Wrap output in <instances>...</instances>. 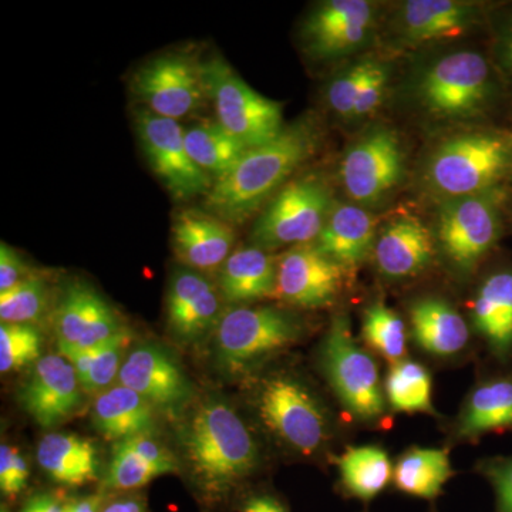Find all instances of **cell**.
I'll use <instances>...</instances> for the list:
<instances>
[{"instance_id": "obj_3", "label": "cell", "mask_w": 512, "mask_h": 512, "mask_svg": "<svg viewBox=\"0 0 512 512\" xmlns=\"http://www.w3.org/2000/svg\"><path fill=\"white\" fill-rule=\"evenodd\" d=\"M512 171V138L471 133L448 138L431 154L426 180L447 200L497 190Z\"/></svg>"}, {"instance_id": "obj_2", "label": "cell", "mask_w": 512, "mask_h": 512, "mask_svg": "<svg viewBox=\"0 0 512 512\" xmlns=\"http://www.w3.org/2000/svg\"><path fill=\"white\" fill-rule=\"evenodd\" d=\"M181 450L198 487L222 497L254 473L259 451L247 424L228 403L208 400L181 427Z\"/></svg>"}, {"instance_id": "obj_11", "label": "cell", "mask_w": 512, "mask_h": 512, "mask_svg": "<svg viewBox=\"0 0 512 512\" xmlns=\"http://www.w3.org/2000/svg\"><path fill=\"white\" fill-rule=\"evenodd\" d=\"M134 127L148 165L174 200L187 201L210 192L214 180L192 160L185 128L178 121L140 107L134 113Z\"/></svg>"}, {"instance_id": "obj_50", "label": "cell", "mask_w": 512, "mask_h": 512, "mask_svg": "<svg viewBox=\"0 0 512 512\" xmlns=\"http://www.w3.org/2000/svg\"><path fill=\"white\" fill-rule=\"evenodd\" d=\"M511 138H512V136H511Z\"/></svg>"}, {"instance_id": "obj_1", "label": "cell", "mask_w": 512, "mask_h": 512, "mask_svg": "<svg viewBox=\"0 0 512 512\" xmlns=\"http://www.w3.org/2000/svg\"><path fill=\"white\" fill-rule=\"evenodd\" d=\"M316 146L318 130L311 121L285 127L274 140L248 150L228 174L215 180L205 195V207L228 224H242L278 194Z\"/></svg>"}, {"instance_id": "obj_16", "label": "cell", "mask_w": 512, "mask_h": 512, "mask_svg": "<svg viewBox=\"0 0 512 512\" xmlns=\"http://www.w3.org/2000/svg\"><path fill=\"white\" fill-rule=\"evenodd\" d=\"M82 390L69 359L47 355L33 366L19 399L37 424L50 429L69 419L82 406Z\"/></svg>"}, {"instance_id": "obj_30", "label": "cell", "mask_w": 512, "mask_h": 512, "mask_svg": "<svg viewBox=\"0 0 512 512\" xmlns=\"http://www.w3.org/2000/svg\"><path fill=\"white\" fill-rule=\"evenodd\" d=\"M512 429V380L498 379L470 394L458 421L461 439H477L493 431Z\"/></svg>"}, {"instance_id": "obj_49", "label": "cell", "mask_w": 512, "mask_h": 512, "mask_svg": "<svg viewBox=\"0 0 512 512\" xmlns=\"http://www.w3.org/2000/svg\"><path fill=\"white\" fill-rule=\"evenodd\" d=\"M511 175H512V171H511Z\"/></svg>"}, {"instance_id": "obj_47", "label": "cell", "mask_w": 512, "mask_h": 512, "mask_svg": "<svg viewBox=\"0 0 512 512\" xmlns=\"http://www.w3.org/2000/svg\"><path fill=\"white\" fill-rule=\"evenodd\" d=\"M103 508V498L100 495H86L64 504V512H101Z\"/></svg>"}, {"instance_id": "obj_18", "label": "cell", "mask_w": 512, "mask_h": 512, "mask_svg": "<svg viewBox=\"0 0 512 512\" xmlns=\"http://www.w3.org/2000/svg\"><path fill=\"white\" fill-rule=\"evenodd\" d=\"M124 326L109 302L86 284H72L64 291L55 311L59 349H87L100 345Z\"/></svg>"}, {"instance_id": "obj_31", "label": "cell", "mask_w": 512, "mask_h": 512, "mask_svg": "<svg viewBox=\"0 0 512 512\" xmlns=\"http://www.w3.org/2000/svg\"><path fill=\"white\" fill-rule=\"evenodd\" d=\"M130 342L131 332L124 328L93 348L59 350L72 363L84 392L99 393L119 379Z\"/></svg>"}, {"instance_id": "obj_23", "label": "cell", "mask_w": 512, "mask_h": 512, "mask_svg": "<svg viewBox=\"0 0 512 512\" xmlns=\"http://www.w3.org/2000/svg\"><path fill=\"white\" fill-rule=\"evenodd\" d=\"M377 237L376 221L356 204H335L315 247L348 269L356 268L372 254Z\"/></svg>"}, {"instance_id": "obj_4", "label": "cell", "mask_w": 512, "mask_h": 512, "mask_svg": "<svg viewBox=\"0 0 512 512\" xmlns=\"http://www.w3.org/2000/svg\"><path fill=\"white\" fill-rule=\"evenodd\" d=\"M333 205L328 185L315 175L292 181L282 187L259 215L252 228V242L268 252L315 244Z\"/></svg>"}, {"instance_id": "obj_29", "label": "cell", "mask_w": 512, "mask_h": 512, "mask_svg": "<svg viewBox=\"0 0 512 512\" xmlns=\"http://www.w3.org/2000/svg\"><path fill=\"white\" fill-rule=\"evenodd\" d=\"M413 338L436 356H453L466 348L470 333L466 320L440 298H423L410 308Z\"/></svg>"}, {"instance_id": "obj_35", "label": "cell", "mask_w": 512, "mask_h": 512, "mask_svg": "<svg viewBox=\"0 0 512 512\" xmlns=\"http://www.w3.org/2000/svg\"><path fill=\"white\" fill-rule=\"evenodd\" d=\"M386 394L390 406L397 412H433L430 373L413 360L394 363L387 375Z\"/></svg>"}, {"instance_id": "obj_22", "label": "cell", "mask_w": 512, "mask_h": 512, "mask_svg": "<svg viewBox=\"0 0 512 512\" xmlns=\"http://www.w3.org/2000/svg\"><path fill=\"white\" fill-rule=\"evenodd\" d=\"M481 19L476 3L460 0H410L399 15L404 40L413 45H430L466 35Z\"/></svg>"}, {"instance_id": "obj_45", "label": "cell", "mask_w": 512, "mask_h": 512, "mask_svg": "<svg viewBox=\"0 0 512 512\" xmlns=\"http://www.w3.org/2000/svg\"><path fill=\"white\" fill-rule=\"evenodd\" d=\"M20 512H64V504L53 494H37L23 505Z\"/></svg>"}, {"instance_id": "obj_7", "label": "cell", "mask_w": 512, "mask_h": 512, "mask_svg": "<svg viewBox=\"0 0 512 512\" xmlns=\"http://www.w3.org/2000/svg\"><path fill=\"white\" fill-rule=\"evenodd\" d=\"M501 187L497 190L453 198L437 214L436 237L448 262L463 274L474 271L493 251L503 234Z\"/></svg>"}, {"instance_id": "obj_8", "label": "cell", "mask_w": 512, "mask_h": 512, "mask_svg": "<svg viewBox=\"0 0 512 512\" xmlns=\"http://www.w3.org/2000/svg\"><path fill=\"white\" fill-rule=\"evenodd\" d=\"M417 96L424 109L441 119L477 116L494 99L493 70L471 50L444 56L423 73Z\"/></svg>"}, {"instance_id": "obj_9", "label": "cell", "mask_w": 512, "mask_h": 512, "mask_svg": "<svg viewBox=\"0 0 512 512\" xmlns=\"http://www.w3.org/2000/svg\"><path fill=\"white\" fill-rule=\"evenodd\" d=\"M322 362L330 386L353 416L372 421L384 410L375 359L357 345L345 316L333 319L322 346Z\"/></svg>"}, {"instance_id": "obj_42", "label": "cell", "mask_w": 512, "mask_h": 512, "mask_svg": "<svg viewBox=\"0 0 512 512\" xmlns=\"http://www.w3.org/2000/svg\"><path fill=\"white\" fill-rule=\"evenodd\" d=\"M32 274L23 256L10 245L2 242L0 245V292L15 288Z\"/></svg>"}, {"instance_id": "obj_37", "label": "cell", "mask_w": 512, "mask_h": 512, "mask_svg": "<svg viewBox=\"0 0 512 512\" xmlns=\"http://www.w3.org/2000/svg\"><path fill=\"white\" fill-rule=\"evenodd\" d=\"M49 303V288L42 275L32 274L15 288L0 292L2 323L32 325L45 315Z\"/></svg>"}, {"instance_id": "obj_14", "label": "cell", "mask_w": 512, "mask_h": 512, "mask_svg": "<svg viewBox=\"0 0 512 512\" xmlns=\"http://www.w3.org/2000/svg\"><path fill=\"white\" fill-rule=\"evenodd\" d=\"M375 20L376 6L366 0L320 3L303 23V46L320 60L349 55L366 42Z\"/></svg>"}, {"instance_id": "obj_13", "label": "cell", "mask_w": 512, "mask_h": 512, "mask_svg": "<svg viewBox=\"0 0 512 512\" xmlns=\"http://www.w3.org/2000/svg\"><path fill=\"white\" fill-rule=\"evenodd\" d=\"M402 141L389 127H373L349 148L340 178L346 194L359 205L377 204L402 180Z\"/></svg>"}, {"instance_id": "obj_12", "label": "cell", "mask_w": 512, "mask_h": 512, "mask_svg": "<svg viewBox=\"0 0 512 512\" xmlns=\"http://www.w3.org/2000/svg\"><path fill=\"white\" fill-rule=\"evenodd\" d=\"M259 416L278 439L303 456H312L328 439V419L312 393L288 376L262 384Z\"/></svg>"}, {"instance_id": "obj_17", "label": "cell", "mask_w": 512, "mask_h": 512, "mask_svg": "<svg viewBox=\"0 0 512 512\" xmlns=\"http://www.w3.org/2000/svg\"><path fill=\"white\" fill-rule=\"evenodd\" d=\"M119 382L165 412H177L192 397L184 370L167 350L157 345H141L128 353Z\"/></svg>"}, {"instance_id": "obj_25", "label": "cell", "mask_w": 512, "mask_h": 512, "mask_svg": "<svg viewBox=\"0 0 512 512\" xmlns=\"http://www.w3.org/2000/svg\"><path fill=\"white\" fill-rule=\"evenodd\" d=\"M156 407L143 396L119 384L104 390L94 400L92 421L94 429L106 440L119 441L153 434L156 429Z\"/></svg>"}, {"instance_id": "obj_15", "label": "cell", "mask_w": 512, "mask_h": 512, "mask_svg": "<svg viewBox=\"0 0 512 512\" xmlns=\"http://www.w3.org/2000/svg\"><path fill=\"white\" fill-rule=\"evenodd\" d=\"M345 275L346 269L315 244L289 248L278 261L275 293L296 308H325L335 301Z\"/></svg>"}, {"instance_id": "obj_48", "label": "cell", "mask_w": 512, "mask_h": 512, "mask_svg": "<svg viewBox=\"0 0 512 512\" xmlns=\"http://www.w3.org/2000/svg\"><path fill=\"white\" fill-rule=\"evenodd\" d=\"M101 512H147V507L140 497H126L104 505Z\"/></svg>"}, {"instance_id": "obj_36", "label": "cell", "mask_w": 512, "mask_h": 512, "mask_svg": "<svg viewBox=\"0 0 512 512\" xmlns=\"http://www.w3.org/2000/svg\"><path fill=\"white\" fill-rule=\"evenodd\" d=\"M363 338L370 348L375 349L393 365L403 360L406 355V326L402 318L384 303H375L366 309Z\"/></svg>"}, {"instance_id": "obj_19", "label": "cell", "mask_w": 512, "mask_h": 512, "mask_svg": "<svg viewBox=\"0 0 512 512\" xmlns=\"http://www.w3.org/2000/svg\"><path fill=\"white\" fill-rule=\"evenodd\" d=\"M221 316L217 288L195 269H177L167 293V323L174 339L194 345L217 328Z\"/></svg>"}, {"instance_id": "obj_44", "label": "cell", "mask_w": 512, "mask_h": 512, "mask_svg": "<svg viewBox=\"0 0 512 512\" xmlns=\"http://www.w3.org/2000/svg\"><path fill=\"white\" fill-rule=\"evenodd\" d=\"M497 52L504 72L512 80V19L501 28L497 40Z\"/></svg>"}, {"instance_id": "obj_26", "label": "cell", "mask_w": 512, "mask_h": 512, "mask_svg": "<svg viewBox=\"0 0 512 512\" xmlns=\"http://www.w3.org/2000/svg\"><path fill=\"white\" fill-rule=\"evenodd\" d=\"M36 457L47 476L67 487H82L99 477V450L93 441L77 434H46Z\"/></svg>"}, {"instance_id": "obj_39", "label": "cell", "mask_w": 512, "mask_h": 512, "mask_svg": "<svg viewBox=\"0 0 512 512\" xmlns=\"http://www.w3.org/2000/svg\"><path fill=\"white\" fill-rule=\"evenodd\" d=\"M373 60L362 62L349 67L345 72L338 74L328 87V103L330 109L343 119H353V111L367 74L372 67Z\"/></svg>"}, {"instance_id": "obj_38", "label": "cell", "mask_w": 512, "mask_h": 512, "mask_svg": "<svg viewBox=\"0 0 512 512\" xmlns=\"http://www.w3.org/2000/svg\"><path fill=\"white\" fill-rule=\"evenodd\" d=\"M43 338L32 325H0V372L9 373L42 359Z\"/></svg>"}, {"instance_id": "obj_33", "label": "cell", "mask_w": 512, "mask_h": 512, "mask_svg": "<svg viewBox=\"0 0 512 512\" xmlns=\"http://www.w3.org/2000/svg\"><path fill=\"white\" fill-rule=\"evenodd\" d=\"M453 476L450 457L441 448H413L399 458L393 480L403 493L433 500Z\"/></svg>"}, {"instance_id": "obj_24", "label": "cell", "mask_w": 512, "mask_h": 512, "mask_svg": "<svg viewBox=\"0 0 512 512\" xmlns=\"http://www.w3.org/2000/svg\"><path fill=\"white\" fill-rule=\"evenodd\" d=\"M175 471H178V463L171 451L151 434H143L121 440L114 446L104 487L117 491L136 490Z\"/></svg>"}, {"instance_id": "obj_21", "label": "cell", "mask_w": 512, "mask_h": 512, "mask_svg": "<svg viewBox=\"0 0 512 512\" xmlns=\"http://www.w3.org/2000/svg\"><path fill=\"white\" fill-rule=\"evenodd\" d=\"M434 237L424 222L400 214L377 231L373 256L380 274L392 279L420 274L434 258Z\"/></svg>"}, {"instance_id": "obj_10", "label": "cell", "mask_w": 512, "mask_h": 512, "mask_svg": "<svg viewBox=\"0 0 512 512\" xmlns=\"http://www.w3.org/2000/svg\"><path fill=\"white\" fill-rule=\"evenodd\" d=\"M130 86L144 109L175 121L198 113L210 100L205 62L190 53L154 57L133 74Z\"/></svg>"}, {"instance_id": "obj_46", "label": "cell", "mask_w": 512, "mask_h": 512, "mask_svg": "<svg viewBox=\"0 0 512 512\" xmlns=\"http://www.w3.org/2000/svg\"><path fill=\"white\" fill-rule=\"evenodd\" d=\"M242 512H288L284 505L269 495H255L242 505Z\"/></svg>"}, {"instance_id": "obj_32", "label": "cell", "mask_w": 512, "mask_h": 512, "mask_svg": "<svg viewBox=\"0 0 512 512\" xmlns=\"http://www.w3.org/2000/svg\"><path fill=\"white\" fill-rule=\"evenodd\" d=\"M185 144L194 163L214 181L228 174L248 151L217 120L185 128Z\"/></svg>"}, {"instance_id": "obj_43", "label": "cell", "mask_w": 512, "mask_h": 512, "mask_svg": "<svg viewBox=\"0 0 512 512\" xmlns=\"http://www.w3.org/2000/svg\"><path fill=\"white\" fill-rule=\"evenodd\" d=\"M487 476L497 494L498 512H512V457L488 463Z\"/></svg>"}, {"instance_id": "obj_20", "label": "cell", "mask_w": 512, "mask_h": 512, "mask_svg": "<svg viewBox=\"0 0 512 512\" xmlns=\"http://www.w3.org/2000/svg\"><path fill=\"white\" fill-rule=\"evenodd\" d=\"M171 239L175 255L187 268L211 271L224 265L232 254L235 232L217 215L187 208L175 212Z\"/></svg>"}, {"instance_id": "obj_27", "label": "cell", "mask_w": 512, "mask_h": 512, "mask_svg": "<svg viewBox=\"0 0 512 512\" xmlns=\"http://www.w3.org/2000/svg\"><path fill=\"white\" fill-rule=\"evenodd\" d=\"M474 328L495 355L507 357L512 350V271L488 276L471 302Z\"/></svg>"}, {"instance_id": "obj_40", "label": "cell", "mask_w": 512, "mask_h": 512, "mask_svg": "<svg viewBox=\"0 0 512 512\" xmlns=\"http://www.w3.org/2000/svg\"><path fill=\"white\" fill-rule=\"evenodd\" d=\"M29 480V467L25 458L9 444L0 447V488L13 497L22 493Z\"/></svg>"}, {"instance_id": "obj_28", "label": "cell", "mask_w": 512, "mask_h": 512, "mask_svg": "<svg viewBox=\"0 0 512 512\" xmlns=\"http://www.w3.org/2000/svg\"><path fill=\"white\" fill-rule=\"evenodd\" d=\"M278 262L258 247L239 248L229 255L220 272L221 295L229 303H247L276 292Z\"/></svg>"}, {"instance_id": "obj_6", "label": "cell", "mask_w": 512, "mask_h": 512, "mask_svg": "<svg viewBox=\"0 0 512 512\" xmlns=\"http://www.w3.org/2000/svg\"><path fill=\"white\" fill-rule=\"evenodd\" d=\"M301 323L278 308L229 309L215 328V349L232 375L245 372L301 338Z\"/></svg>"}, {"instance_id": "obj_41", "label": "cell", "mask_w": 512, "mask_h": 512, "mask_svg": "<svg viewBox=\"0 0 512 512\" xmlns=\"http://www.w3.org/2000/svg\"><path fill=\"white\" fill-rule=\"evenodd\" d=\"M387 83H389V70L386 69L384 64L373 60L366 82L363 84L362 92H360L359 99H357L353 117H365L372 114L382 103Z\"/></svg>"}, {"instance_id": "obj_34", "label": "cell", "mask_w": 512, "mask_h": 512, "mask_svg": "<svg viewBox=\"0 0 512 512\" xmlns=\"http://www.w3.org/2000/svg\"><path fill=\"white\" fill-rule=\"evenodd\" d=\"M340 477L349 493L372 500L382 493L393 478L389 454L376 446L350 447L338 461Z\"/></svg>"}, {"instance_id": "obj_5", "label": "cell", "mask_w": 512, "mask_h": 512, "mask_svg": "<svg viewBox=\"0 0 512 512\" xmlns=\"http://www.w3.org/2000/svg\"><path fill=\"white\" fill-rule=\"evenodd\" d=\"M205 77L218 123L248 150L284 131L282 104L255 92L222 57L205 62Z\"/></svg>"}]
</instances>
